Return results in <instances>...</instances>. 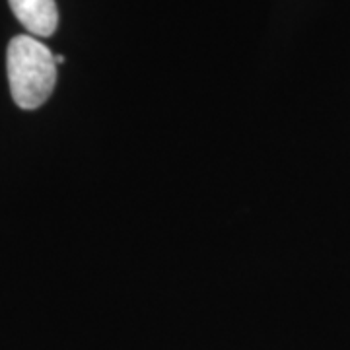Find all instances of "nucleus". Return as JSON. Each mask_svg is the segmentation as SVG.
Here are the masks:
<instances>
[{
  "label": "nucleus",
  "mask_w": 350,
  "mask_h": 350,
  "mask_svg": "<svg viewBox=\"0 0 350 350\" xmlns=\"http://www.w3.org/2000/svg\"><path fill=\"white\" fill-rule=\"evenodd\" d=\"M6 68L10 92L18 107L38 109L57 84V63L49 47L31 36H16L8 43Z\"/></svg>",
  "instance_id": "obj_1"
},
{
  "label": "nucleus",
  "mask_w": 350,
  "mask_h": 350,
  "mask_svg": "<svg viewBox=\"0 0 350 350\" xmlns=\"http://www.w3.org/2000/svg\"><path fill=\"white\" fill-rule=\"evenodd\" d=\"M14 16L25 29L38 38H49L59 25L55 0H8Z\"/></svg>",
  "instance_id": "obj_2"
},
{
  "label": "nucleus",
  "mask_w": 350,
  "mask_h": 350,
  "mask_svg": "<svg viewBox=\"0 0 350 350\" xmlns=\"http://www.w3.org/2000/svg\"><path fill=\"white\" fill-rule=\"evenodd\" d=\"M55 63H57V64H63V63H64V57H63V55H55Z\"/></svg>",
  "instance_id": "obj_3"
}]
</instances>
